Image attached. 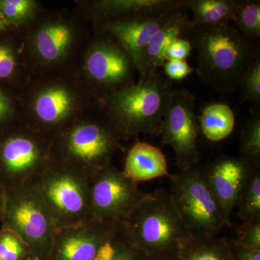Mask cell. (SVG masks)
I'll use <instances>...</instances> for the list:
<instances>
[{
  "mask_svg": "<svg viewBox=\"0 0 260 260\" xmlns=\"http://www.w3.org/2000/svg\"><path fill=\"white\" fill-rule=\"evenodd\" d=\"M182 38L198 54L195 72L200 80L221 93L235 91L244 72L260 57L259 42L243 37L231 24L199 25L190 20Z\"/></svg>",
  "mask_w": 260,
  "mask_h": 260,
  "instance_id": "6da1fadb",
  "label": "cell"
},
{
  "mask_svg": "<svg viewBox=\"0 0 260 260\" xmlns=\"http://www.w3.org/2000/svg\"><path fill=\"white\" fill-rule=\"evenodd\" d=\"M128 241L151 260H178L191 237L169 191L149 192L121 223Z\"/></svg>",
  "mask_w": 260,
  "mask_h": 260,
  "instance_id": "7a4b0ae2",
  "label": "cell"
},
{
  "mask_svg": "<svg viewBox=\"0 0 260 260\" xmlns=\"http://www.w3.org/2000/svg\"><path fill=\"white\" fill-rule=\"evenodd\" d=\"M173 90V81L156 74L105 98L107 121L121 140L143 133L158 136Z\"/></svg>",
  "mask_w": 260,
  "mask_h": 260,
  "instance_id": "3957f363",
  "label": "cell"
},
{
  "mask_svg": "<svg viewBox=\"0 0 260 260\" xmlns=\"http://www.w3.org/2000/svg\"><path fill=\"white\" fill-rule=\"evenodd\" d=\"M120 142L108 121H85L53 137L50 158L91 178L112 164L114 154L122 149Z\"/></svg>",
  "mask_w": 260,
  "mask_h": 260,
  "instance_id": "277c9868",
  "label": "cell"
},
{
  "mask_svg": "<svg viewBox=\"0 0 260 260\" xmlns=\"http://www.w3.org/2000/svg\"><path fill=\"white\" fill-rule=\"evenodd\" d=\"M35 184L50 210L56 230L91 220L90 178L83 172L50 158Z\"/></svg>",
  "mask_w": 260,
  "mask_h": 260,
  "instance_id": "5b68a950",
  "label": "cell"
},
{
  "mask_svg": "<svg viewBox=\"0 0 260 260\" xmlns=\"http://www.w3.org/2000/svg\"><path fill=\"white\" fill-rule=\"evenodd\" d=\"M3 225L21 238L36 260H48L56 229L42 193L34 183L6 189Z\"/></svg>",
  "mask_w": 260,
  "mask_h": 260,
  "instance_id": "8992f818",
  "label": "cell"
},
{
  "mask_svg": "<svg viewBox=\"0 0 260 260\" xmlns=\"http://www.w3.org/2000/svg\"><path fill=\"white\" fill-rule=\"evenodd\" d=\"M169 178V193L191 237H217L227 225L207 180L205 164L180 170Z\"/></svg>",
  "mask_w": 260,
  "mask_h": 260,
  "instance_id": "52a82bcc",
  "label": "cell"
},
{
  "mask_svg": "<svg viewBox=\"0 0 260 260\" xmlns=\"http://www.w3.org/2000/svg\"><path fill=\"white\" fill-rule=\"evenodd\" d=\"M29 131L10 135L0 144V180L6 189L35 184L50 159L53 138Z\"/></svg>",
  "mask_w": 260,
  "mask_h": 260,
  "instance_id": "ba28073f",
  "label": "cell"
},
{
  "mask_svg": "<svg viewBox=\"0 0 260 260\" xmlns=\"http://www.w3.org/2000/svg\"><path fill=\"white\" fill-rule=\"evenodd\" d=\"M199 123L195 115V98L187 89H173L162 122V145H170L179 170L200 164Z\"/></svg>",
  "mask_w": 260,
  "mask_h": 260,
  "instance_id": "9c48e42d",
  "label": "cell"
},
{
  "mask_svg": "<svg viewBox=\"0 0 260 260\" xmlns=\"http://www.w3.org/2000/svg\"><path fill=\"white\" fill-rule=\"evenodd\" d=\"M148 193L112 164L90 178L92 219L121 223Z\"/></svg>",
  "mask_w": 260,
  "mask_h": 260,
  "instance_id": "30bf717a",
  "label": "cell"
},
{
  "mask_svg": "<svg viewBox=\"0 0 260 260\" xmlns=\"http://www.w3.org/2000/svg\"><path fill=\"white\" fill-rule=\"evenodd\" d=\"M112 38L95 43L85 59L89 77L109 94L134 84L135 73H138L129 53Z\"/></svg>",
  "mask_w": 260,
  "mask_h": 260,
  "instance_id": "8fae6325",
  "label": "cell"
},
{
  "mask_svg": "<svg viewBox=\"0 0 260 260\" xmlns=\"http://www.w3.org/2000/svg\"><path fill=\"white\" fill-rule=\"evenodd\" d=\"M121 225L91 219L82 225L56 231L48 260H94Z\"/></svg>",
  "mask_w": 260,
  "mask_h": 260,
  "instance_id": "7c38bea8",
  "label": "cell"
},
{
  "mask_svg": "<svg viewBox=\"0 0 260 260\" xmlns=\"http://www.w3.org/2000/svg\"><path fill=\"white\" fill-rule=\"evenodd\" d=\"M252 168L241 158L226 155H220L210 164H205L207 180L227 227L232 225L231 215L237 207Z\"/></svg>",
  "mask_w": 260,
  "mask_h": 260,
  "instance_id": "4fadbf2b",
  "label": "cell"
},
{
  "mask_svg": "<svg viewBox=\"0 0 260 260\" xmlns=\"http://www.w3.org/2000/svg\"><path fill=\"white\" fill-rule=\"evenodd\" d=\"M178 10L169 14L153 18L106 22L104 30L126 49L133 58L138 70L140 56L147 44L174 18Z\"/></svg>",
  "mask_w": 260,
  "mask_h": 260,
  "instance_id": "5bb4252c",
  "label": "cell"
},
{
  "mask_svg": "<svg viewBox=\"0 0 260 260\" xmlns=\"http://www.w3.org/2000/svg\"><path fill=\"white\" fill-rule=\"evenodd\" d=\"M183 0H107L93 5L98 18L121 21L169 14L183 7Z\"/></svg>",
  "mask_w": 260,
  "mask_h": 260,
  "instance_id": "9a60e30c",
  "label": "cell"
},
{
  "mask_svg": "<svg viewBox=\"0 0 260 260\" xmlns=\"http://www.w3.org/2000/svg\"><path fill=\"white\" fill-rule=\"evenodd\" d=\"M185 7L178 10L170 20L147 44L140 56L138 73L140 78L158 73L166 61V52L171 44L183 37L186 25L190 19L186 14Z\"/></svg>",
  "mask_w": 260,
  "mask_h": 260,
  "instance_id": "2e32d148",
  "label": "cell"
},
{
  "mask_svg": "<svg viewBox=\"0 0 260 260\" xmlns=\"http://www.w3.org/2000/svg\"><path fill=\"white\" fill-rule=\"evenodd\" d=\"M123 172L138 184L170 176L167 158L160 148L140 141L128 152Z\"/></svg>",
  "mask_w": 260,
  "mask_h": 260,
  "instance_id": "e0dca14e",
  "label": "cell"
},
{
  "mask_svg": "<svg viewBox=\"0 0 260 260\" xmlns=\"http://www.w3.org/2000/svg\"><path fill=\"white\" fill-rule=\"evenodd\" d=\"M73 102V96L66 89H47L36 100V115L44 127H58L69 116Z\"/></svg>",
  "mask_w": 260,
  "mask_h": 260,
  "instance_id": "ac0fdd59",
  "label": "cell"
},
{
  "mask_svg": "<svg viewBox=\"0 0 260 260\" xmlns=\"http://www.w3.org/2000/svg\"><path fill=\"white\" fill-rule=\"evenodd\" d=\"M241 0H184L192 14L191 22L199 25H226L234 20Z\"/></svg>",
  "mask_w": 260,
  "mask_h": 260,
  "instance_id": "d6986e66",
  "label": "cell"
},
{
  "mask_svg": "<svg viewBox=\"0 0 260 260\" xmlns=\"http://www.w3.org/2000/svg\"><path fill=\"white\" fill-rule=\"evenodd\" d=\"M200 130L207 140L216 143L228 138L236 125L235 114L226 104L213 103L203 108Z\"/></svg>",
  "mask_w": 260,
  "mask_h": 260,
  "instance_id": "ffe728a7",
  "label": "cell"
},
{
  "mask_svg": "<svg viewBox=\"0 0 260 260\" xmlns=\"http://www.w3.org/2000/svg\"><path fill=\"white\" fill-rule=\"evenodd\" d=\"M73 39V32L68 25L51 23L39 30L36 38V46L44 60L54 61L60 59L68 50Z\"/></svg>",
  "mask_w": 260,
  "mask_h": 260,
  "instance_id": "44dd1931",
  "label": "cell"
},
{
  "mask_svg": "<svg viewBox=\"0 0 260 260\" xmlns=\"http://www.w3.org/2000/svg\"><path fill=\"white\" fill-rule=\"evenodd\" d=\"M178 260H231L230 239L191 237L181 249Z\"/></svg>",
  "mask_w": 260,
  "mask_h": 260,
  "instance_id": "7402d4cb",
  "label": "cell"
},
{
  "mask_svg": "<svg viewBox=\"0 0 260 260\" xmlns=\"http://www.w3.org/2000/svg\"><path fill=\"white\" fill-rule=\"evenodd\" d=\"M236 208L243 222L260 219V167L251 169Z\"/></svg>",
  "mask_w": 260,
  "mask_h": 260,
  "instance_id": "603a6c76",
  "label": "cell"
},
{
  "mask_svg": "<svg viewBox=\"0 0 260 260\" xmlns=\"http://www.w3.org/2000/svg\"><path fill=\"white\" fill-rule=\"evenodd\" d=\"M251 114L241 133L239 158L252 167H260V109H251Z\"/></svg>",
  "mask_w": 260,
  "mask_h": 260,
  "instance_id": "cb8c5ba5",
  "label": "cell"
},
{
  "mask_svg": "<svg viewBox=\"0 0 260 260\" xmlns=\"http://www.w3.org/2000/svg\"><path fill=\"white\" fill-rule=\"evenodd\" d=\"M233 22L243 37L257 41L260 37L259 0H241Z\"/></svg>",
  "mask_w": 260,
  "mask_h": 260,
  "instance_id": "d4e9b609",
  "label": "cell"
},
{
  "mask_svg": "<svg viewBox=\"0 0 260 260\" xmlns=\"http://www.w3.org/2000/svg\"><path fill=\"white\" fill-rule=\"evenodd\" d=\"M94 260H151L126 239L122 225L107 243Z\"/></svg>",
  "mask_w": 260,
  "mask_h": 260,
  "instance_id": "484cf974",
  "label": "cell"
},
{
  "mask_svg": "<svg viewBox=\"0 0 260 260\" xmlns=\"http://www.w3.org/2000/svg\"><path fill=\"white\" fill-rule=\"evenodd\" d=\"M0 257L3 260H36L23 239L3 225L0 229Z\"/></svg>",
  "mask_w": 260,
  "mask_h": 260,
  "instance_id": "4316f807",
  "label": "cell"
},
{
  "mask_svg": "<svg viewBox=\"0 0 260 260\" xmlns=\"http://www.w3.org/2000/svg\"><path fill=\"white\" fill-rule=\"evenodd\" d=\"M238 88L240 89L242 102H250L252 109H260V57L244 72Z\"/></svg>",
  "mask_w": 260,
  "mask_h": 260,
  "instance_id": "83f0119b",
  "label": "cell"
},
{
  "mask_svg": "<svg viewBox=\"0 0 260 260\" xmlns=\"http://www.w3.org/2000/svg\"><path fill=\"white\" fill-rule=\"evenodd\" d=\"M237 238L234 239L241 245L260 251V219L243 222L241 225H232Z\"/></svg>",
  "mask_w": 260,
  "mask_h": 260,
  "instance_id": "f1b7e54d",
  "label": "cell"
},
{
  "mask_svg": "<svg viewBox=\"0 0 260 260\" xmlns=\"http://www.w3.org/2000/svg\"><path fill=\"white\" fill-rule=\"evenodd\" d=\"M34 8L30 0H4L0 1V11L8 20L20 21L28 18Z\"/></svg>",
  "mask_w": 260,
  "mask_h": 260,
  "instance_id": "f546056e",
  "label": "cell"
},
{
  "mask_svg": "<svg viewBox=\"0 0 260 260\" xmlns=\"http://www.w3.org/2000/svg\"><path fill=\"white\" fill-rule=\"evenodd\" d=\"M166 77L171 80H181L191 75L195 69L186 60H167L164 65Z\"/></svg>",
  "mask_w": 260,
  "mask_h": 260,
  "instance_id": "4dcf8cb0",
  "label": "cell"
},
{
  "mask_svg": "<svg viewBox=\"0 0 260 260\" xmlns=\"http://www.w3.org/2000/svg\"><path fill=\"white\" fill-rule=\"evenodd\" d=\"M192 50L190 42L184 38H179L171 44L166 52V61L186 60Z\"/></svg>",
  "mask_w": 260,
  "mask_h": 260,
  "instance_id": "1f68e13d",
  "label": "cell"
},
{
  "mask_svg": "<svg viewBox=\"0 0 260 260\" xmlns=\"http://www.w3.org/2000/svg\"><path fill=\"white\" fill-rule=\"evenodd\" d=\"M231 260H260V251L246 247L230 239Z\"/></svg>",
  "mask_w": 260,
  "mask_h": 260,
  "instance_id": "d6a6232c",
  "label": "cell"
},
{
  "mask_svg": "<svg viewBox=\"0 0 260 260\" xmlns=\"http://www.w3.org/2000/svg\"><path fill=\"white\" fill-rule=\"evenodd\" d=\"M15 68V60L11 49L6 45H0V79L10 76Z\"/></svg>",
  "mask_w": 260,
  "mask_h": 260,
  "instance_id": "836d02e7",
  "label": "cell"
},
{
  "mask_svg": "<svg viewBox=\"0 0 260 260\" xmlns=\"http://www.w3.org/2000/svg\"><path fill=\"white\" fill-rule=\"evenodd\" d=\"M10 104L8 99L0 92V120L4 119L10 112Z\"/></svg>",
  "mask_w": 260,
  "mask_h": 260,
  "instance_id": "e575fe53",
  "label": "cell"
},
{
  "mask_svg": "<svg viewBox=\"0 0 260 260\" xmlns=\"http://www.w3.org/2000/svg\"><path fill=\"white\" fill-rule=\"evenodd\" d=\"M5 201H6V188L0 180V222L2 223L4 218Z\"/></svg>",
  "mask_w": 260,
  "mask_h": 260,
  "instance_id": "d590c367",
  "label": "cell"
},
{
  "mask_svg": "<svg viewBox=\"0 0 260 260\" xmlns=\"http://www.w3.org/2000/svg\"><path fill=\"white\" fill-rule=\"evenodd\" d=\"M7 25H8V23L5 21V19L4 17L1 16L0 15V31L1 30H4L5 28H6Z\"/></svg>",
  "mask_w": 260,
  "mask_h": 260,
  "instance_id": "8d00e7d4",
  "label": "cell"
},
{
  "mask_svg": "<svg viewBox=\"0 0 260 260\" xmlns=\"http://www.w3.org/2000/svg\"><path fill=\"white\" fill-rule=\"evenodd\" d=\"M0 260H3V259H2V258H1V257H0Z\"/></svg>",
  "mask_w": 260,
  "mask_h": 260,
  "instance_id": "74e56055",
  "label": "cell"
}]
</instances>
